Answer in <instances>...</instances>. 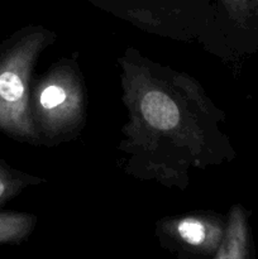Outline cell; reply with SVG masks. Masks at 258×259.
Segmentation results:
<instances>
[{"instance_id": "8992f818", "label": "cell", "mask_w": 258, "mask_h": 259, "mask_svg": "<svg viewBox=\"0 0 258 259\" xmlns=\"http://www.w3.org/2000/svg\"><path fill=\"white\" fill-rule=\"evenodd\" d=\"M38 218L29 212L0 211V244H20L34 230Z\"/></svg>"}, {"instance_id": "6da1fadb", "label": "cell", "mask_w": 258, "mask_h": 259, "mask_svg": "<svg viewBox=\"0 0 258 259\" xmlns=\"http://www.w3.org/2000/svg\"><path fill=\"white\" fill-rule=\"evenodd\" d=\"M128 123L119 148L125 171L185 190L190 169H205L234 159L223 132L224 113L191 76L152 62L133 47L119 60Z\"/></svg>"}, {"instance_id": "3957f363", "label": "cell", "mask_w": 258, "mask_h": 259, "mask_svg": "<svg viewBox=\"0 0 258 259\" xmlns=\"http://www.w3.org/2000/svg\"><path fill=\"white\" fill-rule=\"evenodd\" d=\"M30 113L42 144L53 146L80 134L86 121V90L72 58H62L33 78Z\"/></svg>"}, {"instance_id": "52a82bcc", "label": "cell", "mask_w": 258, "mask_h": 259, "mask_svg": "<svg viewBox=\"0 0 258 259\" xmlns=\"http://www.w3.org/2000/svg\"><path fill=\"white\" fill-rule=\"evenodd\" d=\"M46 180L14 168L0 158V207L22 194L27 187L35 186Z\"/></svg>"}, {"instance_id": "5b68a950", "label": "cell", "mask_w": 258, "mask_h": 259, "mask_svg": "<svg viewBox=\"0 0 258 259\" xmlns=\"http://www.w3.org/2000/svg\"><path fill=\"white\" fill-rule=\"evenodd\" d=\"M249 220L250 211L243 205L237 204L230 207L224 239L211 259H255Z\"/></svg>"}, {"instance_id": "277c9868", "label": "cell", "mask_w": 258, "mask_h": 259, "mask_svg": "<svg viewBox=\"0 0 258 259\" xmlns=\"http://www.w3.org/2000/svg\"><path fill=\"white\" fill-rule=\"evenodd\" d=\"M227 230V217L212 211H195L158 220L159 245L180 259H211Z\"/></svg>"}, {"instance_id": "7a4b0ae2", "label": "cell", "mask_w": 258, "mask_h": 259, "mask_svg": "<svg viewBox=\"0 0 258 259\" xmlns=\"http://www.w3.org/2000/svg\"><path fill=\"white\" fill-rule=\"evenodd\" d=\"M43 27H25L0 42V132L14 141L39 146L30 113L33 68L56 40Z\"/></svg>"}]
</instances>
